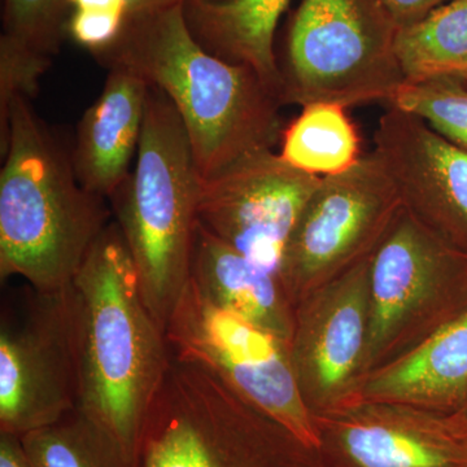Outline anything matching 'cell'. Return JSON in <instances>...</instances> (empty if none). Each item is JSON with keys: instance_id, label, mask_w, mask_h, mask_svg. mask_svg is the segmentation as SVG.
Wrapping results in <instances>:
<instances>
[{"instance_id": "obj_11", "label": "cell", "mask_w": 467, "mask_h": 467, "mask_svg": "<svg viewBox=\"0 0 467 467\" xmlns=\"http://www.w3.org/2000/svg\"><path fill=\"white\" fill-rule=\"evenodd\" d=\"M321 180L259 150L202 180L199 223L279 279L285 244Z\"/></svg>"}, {"instance_id": "obj_4", "label": "cell", "mask_w": 467, "mask_h": 467, "mask_svg": "<svg viewBox=\"0 0 467 467\" xmlns=\"http://www.w3.org/2000/svg\"><path fill=\"white\" fill-rule=\"evenodd\" d=\"M201 190L182 119L150 85L134 167L109 201L144 303L164 331L190 281Z\"/></svg>"}, {"instance_id": "obj_16", "label": "cell", "mask_w": 467, "mask_h": 467, "mask_svg": "<svg viewBox=\"0 0 467 467\" xmlns=\"http://www.w3.org/2000/svg\"><path fill=\"white\" fill-rule=\"evenodd\" d=\"M362 399L461 413L467 405V310L417 348L373 371Z\"/></svg>"}, {"instance_id": "obj_1", "label": "cell", "mask_w": 467, "mask_h": 467, "mask_svg": "<svg viewBox=\"0 0 467 467\" xmlns=\"http://www.w3.org/2000/svg\"><path fill=\"white\" fill-rule=\"evenodd\" d=\"M164 92L187 131L202 180L281 143V98L250 67L211 54L193 38L182 3L128 15L115 41L92 52Z\"/></svg>"}, {"instance_id": "obj_23", "label": "cell", "mask_w": 467, "mask_h": 467, "mask_svg": "<svg viewBox=\"0 0 467 467\" xmlns=\"http://www.w3.org/2000/svg\"><path fill=\"white\" fill-rule=\"evenodd\" d=\"M389 106L420 117L436 133L467 150V84L451 76L407 81Z\"/></svg>"}, {"instance_id": "obj_15", "label": "cell", "mask_w": 467, "mask_h": 467, "mask_svg": "<svg viewBox=\"0 0 467 467\" xmlns=\"http://www.w3.org/2000/svg\"><path fill=\"white\" fill-rule=\"evenodd\" d=\"M97 101L77 126L72 147L77 178L88 192L110 199L131 173L146 116L150 84L115 64Z\"/></svg>"}, {"instance_id": "obj_5", "label": "cell", "mask_w": 467, "mask_h": 467, "mask_svg": "<svg viewBox=\"0 0 467 467\" xmlns=\"http://www.w3.org/2000/svg\"><path fill=\"white\" fill-rule=\"evenodd\" d=\"M135 467H324L317 450L220 378L171 355Z\"/></svg>"}, {"instance_id": "obj_12", "label": "cell", "mask_w": 467, "mask_h": 467, "mask_svg": "<svg viewBox=\"0 0 467 467\" xmlns=\"http://www.w3.org/2000/svg\"><path fill=\"white\" fill-rule=\"evenodd\" d=\"M370 260L295 306L294 330L288 343L292 368L312 417L362 399L368 377Z\"/></svg>"}, {"instance_id": "obj_14", "label": "cell", "mask_w": 467, "mask_h": 467, "mask_svg": "<svg viewBox=\"0 0 467 467\" xmlns=\"http://www.w3.org/2000/svg\"><path fill=\"white\" fill-rule=\"evenodd\" d=\"M374 144L405 211L467 254V150L393 106L380 116Z\"/></svg>"}, {"instance_id": "obj_24", "label": "cell", "mask_w": 467, "mask_h": 467, "mask_svg": "<svg viewBox=\"0 0 467 467\" xmlns=\"http://www.w3.org/2000/svg\"><path fill=\"white\" fill-rule=\"evenodd\" d=\"M126 14L115 9H73L67 32L91 52L110 45L124 26Z\"/></svg>"}, {"instance_id": "obj_2", "label": "cell", "mask_w": 467, "mask_h": 467, "mask_svg": "<svg viewBox=\"0 0 467 467\" xmlns=\"http://www.w3.org/2000/svg\"><path fill=\"white\" fill-rule=\"evenodd\" d=\"M78 352L77 409L134 461L150 402L171 361L167 335L144 303L115 221L70 284Z\"/></svg>"}, {"instance_id": "obj_8", "label": "cell", "mask_w": 467, "mask_h": 467, "mask_svg": "<svg viewBox=\"0 0 467 467\" xmlns=\"http://www.w3.org/2000/svg\"><path fill=\"white\" fill-rule=\"evenodd\" d=\"M402 208L374 150L344 173L322 178L282 256L279 281L292 306L370 260Z\"/></svg>"}, {"instance_id": "obj_21", "label": "cell", "mask_w": 467, "mask_h": 467, "mask_svg": "<svg viewBox=\"0 0 467 467\" xmlns=\"http://www.w3.org/2000/svg\"><path fill=\"white\" fill-rule=\"evenodd\" d=\"M396 55L407 81L466 75L467 0H450L399 29Z\"/></svg>"}, {"instance_id": "obj_13", "label": "cell", "mask_w": 467, "mask_h": 467, "mask_svg": "<svg viewBox=\"0 0 467 467\" xmlns=\"http://www.w3.org/2000/svg\"><path fill=\"white\" fill-rule=\"evenodd\" d=\"M313 420L324 467H467L459 413L361 399Z\"/></svg>"}, {"instance_id": "obj_18", "label": "cell", "mask_w": 467, "mask_h": 467, "mask_svg": "<svg viewBox=\"0 0 467 467\" xmlns=\"http://www.w3.org/2000/svg\"><path fill=\"white\" fill-rule=\"evenodd\" d=\"M290 2L182 0V11L193 38L205 50L250 67L282 100L284 81L275 42L279 20Z\"/></svg>"}, {"instance_id": "obj_25", "label": "cell", "mask_w": 467, "mask_h": 467, "mask_svg": "<svg viewBox=\"0 0 467 467\" xmlns=\"http://www.w3.org/2000/svg\"><path fill=\"white\" fill-rule=\"evenodd\" d=\"M399 27L413 26L450 0H380Z\"/></svg>"}, {"instance_id": "obj_28", "label": "cell", "mask_w": 467, "mask_h": 467, "mask_svg": "<svg viewBox=\"0 0 467 467\" xmlns=\"http://www.w3.org/2000/svg\"><path fill=\"white\" fill-rule=\"evenodd\" d=\"M75 9H115L126 14L125 0H72Z\"/></svg>"}, {"instance_id": "obj_22", "label": "cell", "mask_w": 467, "mask_h": 467, "mask_svg": "<svg viewBox=\"0 0 467 467\" xmlns=\"http://www.w3.org/2000/svg\"><path fill=\"white\" fill-rule=\"evenodd\" d=\"M20 439L30 467H135L121 445L78 409Z\"/></svg>"}, {"instance_id": "obj_6", "label": "cell", "mask_w": 467, "mask_h": 467, "mask_svg": "<svg viewBox=\"0 0 467 467\" xmlns=\"http://www.w3.org/2000/svg\"><path fill=\"white\" fill-rule=\"evenodd\" d=\"M398 24L380 0H301L285 39L282 101L389 103L405 84Z\"/></svg>"}, {"instance_id": "obj_7", "label": "cell", "mask_w": 467, "mask_h": 467, "mask_svg": "<svg viewBox=\"0 0 467 467\" xmlns=\"http://www.w3.org/2000/svg\"><path fill=\"white\" fill-rule=\"evenodd\" d=\"M466 310V252L402 208L368 266V376Z\"/></svg>"}, {"instance_id": "obj_3", "label": "cell", "mask_w": 467, "mask_h": 467, "mask_svg": "<svg viewBox=\"0 0 467 467\" xmlns=\"http://www.w3.org/2000/svg\"><path fill=\"white\" fill-rule=\"evenodd\" d=\"M0 278L66 288L109 225L106 199L77 178L72 147L16 97L0 122Z\"/></svg>"}, {"instance_id": "obj_29", "label": "cell", "mask_w": 467, "mask_h": 467, "mask_svg": "<svg viewBox=\"0 0 467 467\" xmlns=\"http://www.w3.org/2000/svg\"><path fill=\"white\" fill-rule=\"evenodd\" d=\"M461 417L463 418V420H465V422L467 423V405L465 408H463V410L461 411V413H459Z\"/></svg>"}, {"instance_id": "obj_10", "label": "cell", "mask_w": 467, "mask_h": 467, "mask_svg": "<svg viewBox=\"0 0 467 467\" xmlns=\"http://www.w3.org/2000/svg\"><path fill=\"white\" fill-rule=\"evenodd\" d=\"M165 335L175 358L207 368L304 441L317 445L315 420L301 398L288 342L212 306L192 281Z\"/></svg>"}, {"instance_id": "obj_19", "label": "cell", "mask_w": 467, "mask_h": 467, "mask_svg": "<svg viewBox=\"0 0 467 467\" xmlns=\"http://www.w3.org/2000/svg\"><path fill=\"white\" fill-rule=\"evenodd\" d=\"M72 0H5L0 36V110L16 97L36 95L39 79L60 51Z\"/></svg>"}, {"instance_id": "obj_30", "label": "cell", "mask_w": 467, "mask_h": 467, "mask_svg": "<svg viewBox=\"0 0 467 467\" xmlns=\"http://www.w3.org/2000/svg\"><path fill=\"white\" fill-rule=\"evenodd\" d=\"M457 78H459V77H457ZM460 78L463 79V81H465L466 84H467V73H466V75H463L462 77H460Z\"/></svg>"}, {"instance_id": "obj_17", "label": "cell", "mask_w": 467, "mask_h": 467, "mask_svg": "<svg viewBox=\"0 0 467 467\" xmlns=\"http://www.w3.org/2000/svg\"><path fill=\"white\" fill-rule=\"evenodd\" d=\"M190 281L212 306L290 343L295 306L276 276L220 241L199 223Z\"/></svg>"}, {"instance_id": "obj_26", "label": "cell", "mask_w": 467, "mask_h": 467, "mask_svg": "<svg viewBox=\"0 0 467 467\" xmlns=\"http://www.w3.org/2000/svg\"><path fill=\"white\" fill-rule=\"evenodd\" d=\"M0 467H30L23 442L17 436L0 432Z\"/></svg>"}, {"instance_id": "obj_27", "label": "cell", "mask_w": 467, "mask_h": 467, "mask_svg": "<svg viewBox=\"0 0 467 467\" xmlns=\"http://www.w3.org/2000/svg\"><path fill=\"white\" fill-rule=\"evenodd\" d=\"M177 3H182V0H125L126 16L150 11V9L167 7Z\"/></svg>"}, {"instance_id": "obj_20", "label": "cell", "mask_w": 467, "mask_h": 467, "mask_svg": "<svg viewBox=\"0 0 467 467\" xmlns=\"http://www.w3.org/2000/svg\"><path fill=\"white\" fill-rule=\"evenodd\" d=\"M282 133L279 155L292 167L316 177L342 174L361 159V140L347 109L309 104Z\"/></svg>"}, {"instance_id": "obj_9", "label": "cell", "mask_w": 467, "mask_h": 467, "mask_svg": "<svg viewBox=\"0 0 467 467\" xmlns=\"http://www.w3.org/2000/svg\"><path fill=\"white\" fill-rule=\"evenodd\" d=\"M78 352L70 285L3 303L0 432L23 438L77 409Z\"/></svg>"}]
</instances>
